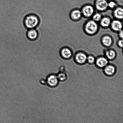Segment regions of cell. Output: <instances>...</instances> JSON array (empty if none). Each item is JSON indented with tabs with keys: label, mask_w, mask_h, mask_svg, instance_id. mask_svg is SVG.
I'll return each mask as SVG.
<instances>
[{
	"label": "cell",
	"mask_w": 123,
	"mask_h": 123,
	"mask_svg": "<svg viewBox=\"0 0 123 123\" xmlns=\"http://www.w3.org/2000/svg\"><path fill=\"white\" fill-rule=\"evenodd\" d=\"M39 19L36 14H30L25 17L24 23L25 27L28 29H35L39 25Z\"/></svg>",
	"instance_id": "1"
},
{
	"label": "cell",
	"mask_w": 123,
	"mask_h": 123,
	"mask_svg": "<svg viewBox=\"0 0 123 123\" xmlns=\"http://www.w3.org/2000/svg\"><path fill=\"white\" fill-rule=\"evenodd\" d=\"M97 24L93 21L89 22L86 26V30L88 33L90 34H93L97 31Z\"/></svg>",
	"instance_id": "2"
},
{
	"label": "cell",
	"mask_w": 123,
	"mask_h": 123,
	"mask_svg": "<svg viewBox=\"0 0 123 123\" xmlns=\"http://www.w3.org/2000/svg\"><path fill=\"white\" fill-rule=\"evenodd\" d=\"M46 84L51 87L56 86L58 83V79L55 75L51 74L48 76L46 80Z\"/></svg>",
	"instance_id": "3"
},
{
	"label": "cell",
	"mask_w": 123,
	"mask_h": 123,
	"mask_svg": "<svg viewBox=\"0 0 123 123\" xmlns=\"http://www.w3.org/2000/svg\"><path fill=\"white\" fill-rule=\"evenodd\" d=\"M26 35L29 39L31 40H34L38 38V33L35 29H30L28 30Z\"/></svg>",
	"instance_id": "4"
},
{
	"label": "cell",
	"mask_w": 123,
	"mask_h": 123,
	"mask_svg": "<svg viewBox=\"0 0 123 123\" xmlns=\"http://www.w3.org/2000/svg\"><path fill=\"white\" fill-rule=\"evenodd\" d=\"M108 6L106 0H97L96 3V8L100 11L104 10Z\"/></svg>",
	"instance_id": "5"
},
{
	"label": "cell",
	"mask_w": 123,
	"mask_h": 123,
	"mask_svg": "<svg viewBox=\"0 0 123 123\" xmlns=\"http://www.w3.org/2000/svg\"><path fill=\"white\" fill-rule=\"evenodd\" d=\"M93 8L91 6H86L83 8V12L85 16L89 17L91 16L94 12Z\"/></svg>",
	"instance_id": "6"
},
{
	"label": "cell",
	"mask_w": 123,
	"mask_h": 123,
	"mask_svg": "<svg viewBox=\"0 0 123 123\" xmlns=\"http://www.w3.org/2000/svg\"><path fill=\"white\" fill-rule=\"evenodd\" d=\"M76 60L78 63H83L86 61L87 57L85 54L82 53L77 54L76 57Z\"/></svg>",
	"instance_id": "7"
},
{
	"label": "cell",
	"mask_w": 123,
	"mask_h": 123,
	"mask_svg": "<svg viewBox=\"0 0 123 123\" xmlns=\"http://www.w3.org/2000/svg\"><path fill=\"white\" fill-rule=\"evenodd\" d=\"M122 25L121 23L118 20H114L112 24V27L115 31H120L122 28Z\"/></svg>",
	"instance_id": "8"
},
{
	"label": "cell",
	"mask_w": 123,
	"mask_h": 123,
	"mask_svg": "<svg viewBox=\"0 0 123 123\" xmlns=\"http://www.w3.org/2000/svg\"><path fill=\"white\" fill-rule=\"evenodd\" d=\"M108 61L104 57H101L98 59L96 61L97 66L100 67H103L105 66L108 63Z\"/></svg>",
	"instance_id": "9"
},
{
	"label": "cell",
	"mask_w": 123,
	"mask_h": 123,
	"mask_svg": "<svg viewBox=\"0 0 123 123\" xmlns=\"http://www.w3.org/2000/svg\"><path fill=\"white\" fill-rule=\"evenodd\" d=\"M61 54L63 57L66 58H69L72 55L70 50L67 49H62L61 51Z\"/></svg>",
	"instance_id": "10"
},
{
	"label": "cell",
	"mask_w": 123,
	"mask_h": 123,
	"mask_svg": "<svg viewBox=\"0 0 123 123\" xmlns=\"http://www.w3.org/2000/svg\"><path fill=\"white\" fill-rule=\"evenodd\" d=\"M114 15L117 18L122 19L123 17V10L122 8H117L114 12Z\"/></svg>",
	"instance_id": "11"
},
{
	"label": "cell",
	"mask_w": 123,
	"mask_h": 123,
	"mask_svg": "<svg viewBox=\"0 0 123 123\" xmlns=\"http://www.w3.org/2000/svg\"><path fill=\"white\" fill-rule=\"evenodd\" d=\"M115 68L114 66L110 65L107 66L105 69V72L108 75H111L114 73Z\"/></svg>",
	"instance_id": "12"
},
{
	"label": "cell",
	"mask_w": 123,
	"mask_h": 123,
	"mask_svg": "<svg viewBox=\"0 0 123 123\" xmlns=\"http://www.w3.org/2000/svg\"><path fill=\"white\" fill-rule=\"evenodd\" d=\"M81 16V13L80 11L76 10L74 11L72 14V18L74 20H78L79 19Z\"/></svg>",
	"instance_id": "13"
},
{
	"label": "cell",
	"mask_w": 123,
	"mask_h": 123,
	"mask_svg": "<svg viewBox=\"0 0 123 123\" xmlns=\"http://www.w3.org/2000/svg\"><path fill=\"white\" fill-rule=\"evenodd\" d=\"M102 41H103V44L106 46H109L111 44V38L110 37H108V36L104 37Z\"/></svg>",
	"instance_id": "14"
},
{
	"label": "cell",
	"mask_w": 123,
	"mask_h": 123,
	"mask_svg": "<svg viewBox=\"0 0 123 123\" xmlns=\"http://www.w3.org/2000/svg\"><path fill=\"white\" fill-rule=\"evenodd\" d=\"M101 23L102 26L104 27H107L110 24V20L108 18H105L102 19Z\"/></svg>",
	"instance_id": "15"
},
{
	"label": "cell",
	"mask_w": 123,
	"mask_h": 123,
	"mask_svg": "<svg viewBox=\"0 0 123 123\" xmlns=\"http://www.w3.org/2000/svg\"><path fill=\"white\" fill-rule=\"evenodd\" d=\"M106 55L108 59H112L115 57V53L113 50H110L107 52Z\"/></svg>",
	"instance_id": "16"
},
{
	"label": "cell",
	"mask_w": 123,
	"mask_h": 123,
	"mask_svg": "<svg viewBox=\"0 0 123 123\" xmlns=\"http://www.w3.org/2000/svg\"><path fill=\"white\" fill-rule=\"evenodd\" d=\"M58 79L60 80H65L66 78V76L64 74L61 73L59 74L57 76Z\"/></svg>",
	"instance_id": "17"
},
{
	"label": "cell",
	"mask_w": 123,
	"mask_h": 123,
	"mask_svg": "<svg viewBox=\"0 0 123 123\" xmlns=\"http://www.w3.org/2000/svg\"><path fill=\"white\" fill-rule=\"evenodd\" d=\"M101 15L98 13L95 14L93 17L94 20H96V21H99L101 19Z\"/></svg>",
	"instance_id": "18"
},
{
	"label": "cell",
	"mask_w": 123,
	"mask_h": 123,
	"mask_svg": "<svg viewBox=\"0 0 123 123\" xmlns=\"http://www.w3.org/2000/svg\"><path fill=\"white\" fill-rule=\"evenodd\" d=\"M87 60L88 62L90 63H92L94 62L95 61V59L92 56H89L88 57Z\"/></svg>",
	"instance_id": "19"
},
{
	"label": "cell",
	"mask_w": 123,
	"mask_h": 123,
	"mask_svg": "<svg viewBox=\"0 0 123 123\" xmlns=\"http://www.w3.org/2000/svg\"><path fill=\"white\" fill-rule=\"evenodd\" d=\"M108 5L110 7H111V8H113L115 6V4L114 2H111L108 4Z\"/></svg>",
	"instance_id": "20"
},
{
	"label": "cell",
	"mask_w": 123,
	"mask_h": 123,
	"mask_svg": "<svg viewBox=\"0 0 123 123\" xmlns=\"http://www.w3.org/2000/svg\"><path fill=\"white\" fill-rule=\"evenodd\" d=\"M119 45L120 46L123 47V40H120L119 42Z\"/></svg>",
	"instance_id": "21"
},
{
	"label": "cell",
	"mask_w": 123,
	"mask_h": 123,
	"mask_svg": "<svg viewBox=\"0 0 123 123\" xmlns=\"http://www.w3.org/2000/svg\"><path fill=\"white\" fill-rule=\"evenodd\" d=\"M120 37H121V38H123V31H121V32H120Z\"/></svg>",
	"instance_id": "22"
},
{
	"label": "cell",
	"mask_w": 123,
	"mask_h": 123,
	"mask_svg": "<svg viewBox=\"0 0 123 123\" xmlns=\"http://www.w3.org/2000/svg\"><path fill=\"white\" fill-rule=\"evenodd\" d=\"M40 82L42 84H45L46 82V81L45 82V81H44V80H41Z\"/></svg>",
	"instance_id": "23"
}]
</instances>
